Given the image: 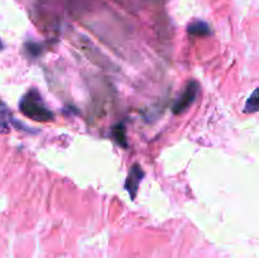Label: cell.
Segmentation results:
<instances>
[{
  "label": "cell",
  "mask_w": 259,
  "mask_h": 258,
  "mask_svg": "<svg viewBox=\"0 0 259 258\" xmlns=\"http://www.w3.org/2000/svg\"><path fill=\"white\" fill-rule=\"evenodd\" d=\"M111 137L114 141L121 146L123 148H128V142H126V131L125 125L123 123H118L111 128Z\"/></svg>",
  "instance_id": "cell-5"
},
{
  "label": "cell",
  "mask_w": 259,
  "mask_h": 258,
  "mask_svg": "<svg viewBox=\"0 0 259 258\" xmlns=\"http://www.w3.org/2000/svg\"><path fill=\"white\" fill-rule=\"evenodd\" d=\"M3 48H4V45H3L2 39H0V50H3Z\"/></svg>",
  "instance_id": "cell-8"
},
{
  "label": "cell",
  "mask_w": 259,
  "mask_h": 258,
  "mask_svg": "<svg viewBox=\"0 0 259 258\" xmlns=\"http://www.w3.org/2000/svg\"><path fill=\"white\" fill-rule=\"evenodd\" d=\"M200 94V83L197 81L191 80L190 82H187V85L185 86L184 91L181 93L180 98L175 101L174 106H172V111L174 114L179 115V114L185 113L192 104L196 101L197 96Z\"/></svg>",
  "instance_id": "cell-2"
},
{
  "label": "cell",
  "mask_w": 259,
  "mask_h": 258,
  "mask_svg": "<svg viewBox=\"0 0 259 258\" xmlns=\"http://www.w3.org/2000/svg\"><path fill=\"white\" fill-rule=\"evenodd\" d=\"M187 32H189V34L194 35V37H207V35H210L212 33L210 25L207 23L201 22V20L191 23L187 27Z\"/></svg>",
  "instance_id": "cell-4"
},
{
  "label": "cell",
  "mask_w": 259,
  "mask_h": 258,
  "mask_svg": "<svg viewBox=\"0 0 259 258\" xmlns=\"http://www.w3.org/2000/svg\"><path fill=\"white\" fill-rule=\"evenodd\" d=\"M19 110L27 118L35 121H51L55 115L52 111L46 106L42 96L37 89H29L19 101Z\"/></svg>",
  "instance_id": "cell-1"
},
{
  "label": "cell",
  "mask_w": 259,
  "mask_h": 258,
  "mask_svg": "<svg viewBox=\"0 0 259 258\" xmlns=\"http://www.w3.org/2000/svg\"><path fill=\"white\" fill-rule=\"evenodd\" d=\"M9 132V125L5 120L0 119V133H8Z\"/></svg>",
  "instance_id": "cell-7"
},
{
  "label": "cell",
  "mask_w": 259,
  "mask_h": 258,
  "mask_svg": "<svg viewBox=\"0 0 259 258\" xmlns=\"http://www.w3.org/2000/svg\"><path fill=\"white\" fill-rule=\"evenodd\" d=\"M144 176H146V174H144V169L142 168L141 164L138 163L133 164V166L131 167V169H129L124 187H125V190L128 191L129 196H131L132 200L136 199L137 192H138V189H139V185H141L142 180L144 179Z\"/></svg>",
  "instance_id": "cell-3"
},
{
  "label": "cell",
  "mask_w": 259,
  "mask_h": 258,
  "mask_svg": "<svg viewBox=\"0 0 259 258\" xmlns=\"http://www.w3.org/2000/svg\"><path fill=\"white\" fill-rule=\"evenodd\" d=\"M243 111L247 114L257 113V111H259V88L255 89L252 93V95L248 98L247 103H245L244 105V110Z\"/></svg>",
  "instance_id": "cell-6"
}]
</instances>
